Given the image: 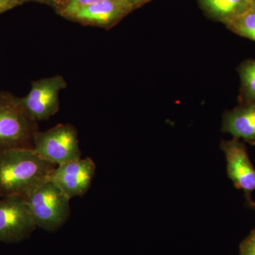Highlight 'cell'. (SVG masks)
Segmentation results:
<instances>
[{"mask_svg":"<svg viewBox=\"0 0 255 255\" xmlns=\"http://www.w3.org/2000/svg\"><path fill=\"white\" fill-rule=\"evenodd\" d=\"M55 167L33 148L0 152V196L26 197L49 180Z\"/></svg>","mask_w":255,"mask_h":255,"instance_id":"obj_1","label":"cell"},{"mask_svg":"<svg viewBox=\"0 0 255 255\" xmlns=\"http://www.w3.org/2000/svg\"><path fill=\"white\" fill-rule=\"evenodd\" d=\"M38 122L23 107L21 98L0 91V152L16 148H33Z\"/></svg>","mask_w":255,"mask_h":255,"instance_id":"obj_2","label":"cell"},{"mask_svg":"<svg viewBox=\"0 0 255 255\" xmlns=\"http://www.w3.org/2000/svg\"><path fill=\"white\" fill-rule=\"evenodd\" d=\"M25 198L37 227L44 231H58L70 218V198L50 179Z\"/></svg>","mask_w":255,"mask_h":255,"instance_id":"obj_3","label":"cell"},{"mask_svg":"<svg viewBox=\"0 0 255 255\" xmlns=\"http://www.w3.org/2000/svg\"><path fill=\"white\" fill-rule=\"evenodd\" d=\"M33 145L38 155L56 166L81 158L78 130L70 124H58L46 131L38 130Z\"/></svg>","mask_w":255,"mask_h":255,"instance_id":"obj_4","label":"cell"},{"mask_svg":"<svg viewBox=\"0 0 255 255\" xmlns=\"http://www.w3.org/2000/svg\"><path fill=\"white\" fill-rule=\"evenodd\" d=\"M36 227L26 198L2 197L0 201V242L20 243L29 238Z\"/></svg>","mask_w":255,"mask_h":255,"instance_id":"obj_5","label":"cell"},{"mask_svg":"<svg viewBox=\"0 0 255 255\" xmlns=\"http://www.w3.org/2000/svg\"><path fill=\"white\" fill-rule=\"evenodd\" d=\"M67 86L60 75L34 80L29 93L21 98V103L37 122L48 120L59 111L60 92Z\"/></svg>","mask_w":255,"mask_h":255,"instance_id":"obj_6","label":"cell"},{"mask_svg":"<svg viewBox=\"0 0 255 255\" xmlns=\"http://www.w3.org/2000/svg\"><path fill=\"white\" fill-rule=\"evenodd\" d=\"M221 148L226 156L228 177L235 187L244 191L247 202L254 201L252 193L255 190V169L248 156L246 146L239 139L222 140Z\"/></svg>","mask_w":255,"mask_h":255,"instance_id":"obj_7","label":"cell"},{"mask_svg":"<svg viewBox=\"0 0 255 255\" xmlns=\"http://www.w3.org/2000/svg\"><path fill=\"white\" fill-rule=\"evenodd\" d=\"M96 164L91 157L70 161L57 166L50 180L70 198L82 197L91 187Z\"/></svg>","mask_w":255,"mask_h":255,"instance_id":"obj_8","label":"cell"},{"mask_svg":"<svg viewBox=\"0 0 255 255\" xmlns=\"http://www.w3.org/2000/svg\"><path fill=\"white\" fill-rule=\"evenodd\" d=\"M132 9L124 0H103L79 9L69 18L84 24L110 28Z\"/></svg>","mask_w":255,"mask_h":255,"instance_id":"obj_9","label":"cell"},{"mask_svg":"<svg viewBox=\"0 0 255 255\" xmlns=\"http://www.w3.org/2000/svg\"><path fill=\"white\" fill-rule=\"evenodd\" d=\"M222 130L234 138L255 144V103H241L223 117Z\"/></svg>","mask_w":255,"mask_h":255,"instance_id":"obj_10","label":"cell"},{"mask_svg":"<svg viewBox=\"0 0 255 255\" xmlns=\"http://www.w3.org/2000/svg\"><path fill=\"white\" fill-rule=\"evenodd\" d=\"M253 0H199L204 11L215 20L227 23L253 9Z\"/></svg>","mask_w":255,"mask_h":255,"instance_id":"obj_11","label":"cell"},{"mask_svg":"<svg viewBox=\"0 0 255 255\" xmlns=\"http://www.w3.org/2000/svg\"><path fill=\"white\" fill-rule=\"evenodd\" d=\"M238 73L241 82L242 103H255V60L242 63Z\"/></svg>","mask_w":255,"mask_h":255,"instance_id":"obj_12","label":"cell"},{"mask_svg":"<svg viewBox=\"0 0 255 255\" xmlns=\"http://www.w3.org/2000/svg\"><path fill=\"white\" fill-rule=\"evenodd\" d=\"M226 26L236 34L255 41V9L233 20Z\"/></svg>","mask_w":255,"mask_h":255,"instance_id":"obj_13","label":"cell"},{"mask_svg":"<svg viewBox=\"0 0 255 255\" xmlns=\"http://www.w3.org/2000/svg\"><path fill=\"white\" fill-rule=\"evenodd\" d=\"M103 0H67L63 9L60 10V13L63 16L69 18L79 9L95 4Z\"/></svg>","mask_w":255,"mask_h":255,"instance_id":"obj_14","label":"cell"},{"mask_svg":"<svg viewBox=\"0 0 255 255\" xmlns=\"http://www.w3.org/2000/svg\"><path fill=\"white\" fill-rule=\"evenodd\" d=\"M240 255H255V228L242 243Z\"/></svg>","mask_w":255,"mask_h":255,"instance_id":"obj_15","label":"cell"},{"mask_svg":"<svg viewBox=\"0 0 255 255\" xmlns=\"http://www.w3.org/2000/svg\"><path fill=\"white\" fill-rule=\"evenodd\" d=\"M39 1H44V2L48 3L50 4L60 6V11L63 9L64 5L65 4V0H39Z\"/></svg>","mask_w":255,"mask_h":255,"instance_id":"obj_16","label":"cell"},{"mask_svg":"<svg viewBox=\"0 0 255 255\" xmlns=\"http://www.w3.org/2000/svg\"><path fill=\"white\" fill-rule=\"evenodd\" d=\"M124 1L130 5L133 9L145 3V0H124Z\"/></svg>","mask_w":255,"mask_h":255,"instance_id":"obj_17","label":"cell"},{"mask_svg":"<svg viewBox=\"0 0 255 255\" xmlns=\"http://www.w3.org/2000/svg\"><path fill=\"white\" fill-rule=\"evenodd\" d=\"M14 6L10 4H6V3L0 2V14L4 12V11H8V10L12 9Z\"/></svg>","mask_w":255,"mask_h":255,"instance_id":"obj_18","label":"cell"},{"mask_svg":"<svg viewBox=\"0 0 255 255\" xmlns=\"http://www.w3.org/2000/svg\"><path fill=\"white\" fill-rule=\"evenodd\" d=\"M0 2L1 3H6V4H10L13 5L14 6H17L16 3L14 2L13 0H0Z\"/></svg>","mask_w":255,"mask_h":255,"instance_id":"obj_19","label":"cell"},{"mask_svg":"<svg viewBox=\"0 0 255 255\" xmlns=\"http://www.w3.org/2000/svg\"><path fill=\"white\" fill-rule=\"evenodd\" d=\"M16 5H20L23 4V3L26 2V1H30V0H13Z\"/></svg>","mask_w":255,"mask_h":255,"instance_id":"obj_20","label":"cell"},{"mask_svg":"<svg viewBox=\"0 0 255 255\" xmlns=\"http://www.w3.org/2000/svg\"><path fill=\"white\" fill-rule=\"evenodd\" d=\"M250 207L252 208L253 209L255 210V203L253 202V204H251V205H250Z\"/></svg>","mask_w":255,"mask_h":255,"instance_id":"obj_21","label":"cell"},{"mask_svg":"<svg viewBox=\"0 0 255 255\" xmlns=\"http://www.w3.org/2000/svg\"><path fill=\"white\" fill-rule=\"evenodd\" d=\"M253 8H254V9H255V0H253Z\"/></svg>","mask_w":255,"mask_h":255,"instance_id":"obj_22","label":"cell"},{"mask_svg":"<svg viewBox=\"0 0 255 255\" xmlns=\"http://www.w3.org/2000/svg\"><path fill=\"white\" fill-rule=\"evenodd\" d=\"M150 1V0H145V3L147 2V1Z\"/></svg>","mask_w":255,"mask_h":255,"instance_id":"obj_23","label":"cell"},{"mask_svg":"<svg viewBox=\"0 0 255 255\" xmlns=\"http://www.w3.org/2000/svg\"><path fill=\"white\" fill-rule=\"evenodd\" d=\"M66 1H67V0H65V3H66Z\"/></svg>","mask_w":255,"mask_h":255,"instance_id":"obj_24","label":"cell"}]
</instances>
